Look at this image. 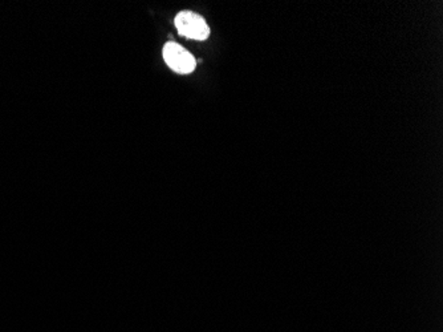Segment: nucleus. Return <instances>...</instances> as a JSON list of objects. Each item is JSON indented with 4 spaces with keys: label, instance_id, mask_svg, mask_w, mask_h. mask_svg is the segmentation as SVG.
I'll return each mask as SVG.
<instances>
[{
    "label": "nucleus",
    "instance_id": "nucleus-2",
    "mask_svg": "<svg viewBox=\"0 0 443 332\" xmlns=\"http://www.w3.org/2000/svg\"><path fill=\"white\" fill-rule=\"evenodd\" d=\"M162 55L168 67L178 73L187 75L196 69L197 63L194 56L174 42H168L165 44V47L162 49Z\"/></svg>",
    "mask_w": 443,
    "mask_h": 332
},
{
    "label": "nucleus",
    "instance_id": "nucleus-1",
    "mask_svg": "<svg viewBox=\"0 0 443 332\" xmlns=\"http://www.w3.org/2000/svg\"><path fill=\"white\" fill-rule=\"evenodd\" d=\"M175 27L178 32L189 39L194 40H206L210 35V28L206 20L202 16L191 12L182 11L175 16Z\"/></svg>",
    "mask_w": 443,
    "mask_h": 332
}]
</instances>
